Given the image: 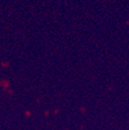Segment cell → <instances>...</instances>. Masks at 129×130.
I'll list each match as a JSON object with an SVG mask.
<instances>
[]
</instances>
